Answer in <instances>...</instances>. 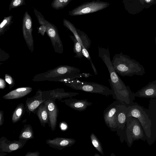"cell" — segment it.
Returning <instances> with one entry per match:
<instances>
[{
  "label": "cell",
  "mask_w": 156,
  "mask_h": 156,
  "mask_svg": "<svg viewBox=\"0 0 156 156\" xmlns=\"http://www.w3.org/2000/svg\"><path fill=\"white\" fill-rule=\"evenodd\" d=\"M38 33H40L42 36H44L45 32H46V28L44 25H41L38 27Z\"/></svg>",
  "instance_id": "obj_30"
},
{
  "label": "cell",
  "mask_w": 156,
  "mask_h": 156,
  "mask_svg": "<svg viewBox=\"0 0 156 156\" xmlns=\"http://www.w3.org/2000/svg\"><path fill=\"white\" fill-rule=\"evenodd\" d=\"M98 56L105 64L108 71L110 79H108L111 88L113 98L120 104L128 107L131 105L135 100V94L128 90L123 84L111 62L109 47H98Z\"/></svg>",
  "instance_id": "obj_1"
},
{
  "label": "cell",
  "mask_w": 156,
  "mask_h": 156,
  "mask_svg": "<svg viewBox=\"0 0 156 156\" xmlns=\"http://www.w3.org/2000/svg\"><path fill=\"white\" fill-rule=\"evenodd\" d=\"M4 116L3 112L2 111H0V126H1L4 123Z\"/></svg>",
  "instance_id": "obj_34"
},
{
  "label": "cell",
  "mask_w": 156,
  "mask_h": 156,
  "mask_svg": "<svg viewBox=\"0 0 156 156\" xmlns=\"http://www.w3.org/2000/svg\"><path fill=\"white\" fill-rule=\"evenodd\" d=\"M66 105L74 110L79 112L86 110L88 107L91 106L93 103L87 99H77L72 98L61 101Z\"/></svg>",
  "instance_id": "obj_17"
},
{
  "label": "cell",
  "mask_w": 156,
  "mask_h": 156,
  "mask_svg": "<svg viewBox=\"0 0 156 156\" xmlns=\"http://www.w3.org/2000/svg\"><path fill=\"white\" fill-rule=\"evenodd\" d=\"M110 4L100 1H92L83 3L69 12V15L77 16L94 12L104 9Z\"/></svg>",
  "instance_id": "obj_7"
},
{
  "label": "cell",
  "mask_w": 156,
  "mask_h": 156,
  "mask_svg": "<svg viewBox=\"0 0 156 156\" xmlns=\"http://www.w3.org/2000/svg\"><path fill=\"white\" fill-rule=\"evenodd\" d=\"M32 90V88L29 87L18 88L4 95L2 98L6 100L21 98L29 94Z\"/></svg>",
  "instance_id": "obj_18"
},
{
  "label": "cell",
  "mask_w": 156,
  "mask_h": 156,
  "mask_svg": "<svg viewBox=\"0 0 156 156\" xmlns=\"http://www.w3.org/2000/svg\"><path fill=\"white\" fill-rule=\"evenodd\" d=\"M34 138V132L30 124L25 125L20 132L19 138L29 140Z\"/></svg>",
  "instance_id": "obj_21"
},
{
  "label": "cell",
  "mask_w": 156,
  "mask_h": 156,
  "mask_svg": "<svg viewBox=\"0 0 156 156\" xmlns=\"http://www.w3.org/2000/svg\"><path fill=\"white\" fill-rule=\"evenodd\" d=\"M90 137L92 143L96 149L104 156V151L102 144L99 139L93 133H91Z\"/></svg>",
  "instance_id": "obj_26"
},
{
  "label": "cell",
  "mask_w": 156,
  "mask_h": 156,
  "mask_svg": "<svg viewBox=\"0 0 156 156\" xmlns=\"http://www.w3.org/2000/svg\"><path fill=\"white\" fill-rule=\"evenodd\" d=\"M36 114L43 126L45 127L46 124H48L50 127L48 108L44 103L41 104L38 107Z\"/></svg>",
  "instance_id": "obj_19"
},
{
  "label": "cell",
  "mask_w": 156,
  "mask_h": 156,
  "mask_svg": "<svg viewBox=\"0 0 156 156\" xmlns=\"http://www.w3.org/2000/svg\"><path fill=\"white\" fill-rule=\"evenodd\" d=\"M83 48L82 52L84 57H85L90 62L91 64L92 69L93 70L95 75L98 74V72L92 59L90 58L88 51L84 47L82 46Z\"/></svg>",
  "instance_id": "obj_27"
},
{
  "label": "cell",
  "mask_w": 156,
  "mask_h": 156,
  "mask_svg": "<svg viewBox=\"0 0 156 156\" xmlns=\"http://www.w3.org/2000/svg\"><path fill=\"white\" fill-rule=\"evenodd\" d=\"M127 117H135L138 120L145 132L146 136V141L149 144L151 135V121L146 113L145 108L134 102L128 107Z\"/></svg>",
  "instance_id": "obj_6"
},
{
  "label": "cell",
  "mask_w": 156,
  "mask_h": 156,
  "mask_svg": "<svg viewBox=\"0 0 156 156\" xmlns=\"http://www.w3.org/2000/svg\"><path fill=\"white\" fill-rule=\"evenodd\" d=\"M79 69L68 65H61L45 73L36 75L32 80L58 81L63 83L82 77L93 76L89 73H80Z\"/></svg>",
  "instance_id": "obj_2"
},
{
  "label": "cell",
  "mask_w": 156,
  "mask_h": 156,
  "mask_svg": "<svg viewBox=\"0 0 156 156\" xmlns=\"http://www.w3.org/2000/svg\"><path fill=\"white\" fill-rule=\"evenodd\" d=\"M39 152L38 151L34 152H28L25 155V156H39Z\"/></svg>",
  "instance_id": "obj_31"
},
{
  "label": "cell",
  "mask_w": 156,
  "mask_h": 156,
  "mask_svg": "<svg viewBox=\"0 0 156 156\" xmlns=\"http://www.w3.org/2000/svg\"><path fill=\"white\" fill-rule=\"evenodd\" d=\"M72 0H53L51 4L52 8L56 10L66 7Z\"/></svg>",
  "instance_id": "obj_25"
},
{
  "label": "cell",
  "mask_w": 156,
  "mask_h": 156,
  "mask_svg": "<svg viewBox=\"0 0 156 156\" xmlns=\"http://www.w3.org/2000/svg\"><path fill=\"white\" fill-rule=\"evenodd\" d=\"M5 81L8 83L10 89L14 86L15 83L13 78L9 74H6L5 75Z\"/></svg>",
  "instance_id": "obj_29"
},
{
  "label": "cell",
  "mask_w": 156,
  "mask_h": 156,
  "mask_svg": "<svg viewBox=\"0 0 156 156\" xmlns=\"http://www.w3.org/2000/svg\"><path fill=\"white\" fill-rule=\"evenodd\" d=\"M5 87L6 83L5 80L1 78H0V88L1 89H3Z\"/></svg>",
  "instance_id": "obj_33"
},
{
  "label": "cell",
  "mask_w": 156,
  "mask_h": 156,
  "mask_svg": "<svg viewBox=\"0 0 156 156\" xmlns=\"http://www.w3.org/2000/svg\"><path fill=\"white\" fill-rule=\"evenodd\" d=\"M73 42V51L76 54L74 57L81 58L84 57L83 53V48L82 45L77 40L74 36L69 35Z\"/></svg>",
  "instance_id": "obj_23"
},
{
  "label": "cell",
  "mask_w": 156,
  "mask_h": 156,
  "mask_svg": "<svg viewBox=\"0 0 156 156\" xmlns=\"http://www.w3.org/2000/svg\"><path fill=\"white\" fill-rule=\"evenodd\" d=\"M135 96L140 98H156V91L152 88L146 89L135 94Z\"/></svg>",
  "instance_id": "obj_24"
},
{
  "label": "cell",
  "mask_w": 156,
  "mask_h": 156,
  "mask_svg": "<svg viewBox=\"0 0 156 156\" xmlns=\"http://www.w3.org/2000/svg\"><path fill=\"white\" fill-rule=\"evenodd\" d=\"M76 142V140L73 138L60 137H56L52 140L48 139L46 141L50 147L59 150L71 147Z\"/></svg>",
  "instance_id": "obj_16"
},
{
  "label": "cell",
  "mask_w": 156,
  "mask_h": 156,
  "mask_svg": "<svg viewBox=\"0 0 156 156\" xmlns=\"http://www.w3.org/2000/svg\"><path fill=\"white\" fill-rule=\"evenodd\" d=\"M149 102L148 108H145V110L151 121V135L149 144L151 145L156 140V99H151Z\"/></svg>",
  "instance_id": "obj_13"
},
{
  "label": "cell",
  "mask_w": 156,
  "mask_h": 156,
  "mask_svg": "<svg viewBox=\"0 0 156 156\" xmlns=\"http://www.w3.org/2000/svg\"><path fill=\"white\" fill-rule=\"evenodd\" d=\"M13 23V16L10 15L4 17L0 24V35H3L10 28Z\"/></svg>",
  "instance_id": "obj_22"
},
{
  "label": "cell",
  "mask_w": 156,
  "mask_h": 156,
  "mask_svg": "<svg viewBox=\"0 0 156 156\" xmlns=\"http://www.w3.org/2000/svg\"><path fill=\"white\" fill-rule=\"evenodd\" d=\"M60 127L61 130H65L67 129L68 126L66 122H62L60 124Z\"/></svg>",
  "instance_id": "obj_32"
},
{
  "label": "cell",
  "mask_w": 156,
  "mask_h": 156,
  "mask_svg": "<svg viewBox=\"0 0 156 156\" xmlns=\"http://www.w3.org/2000/svg\"><path fill=\"white\" fill-rule=\"evenodd\" d=\"M119 103L116 100L104 111L103 118L105 124L112 132L116 131L117 125V108Z\"/></svg>",
  "instance_id": "obj_10"
},
{
  "label": "cell",
  "mask_w": 156,
  "mask_h": 156,
  "mask_svg": "<svg viewBox=\"0 0 156 156\" xmlns=\"http://www.w3.org/2000/svg\"><path fill=\"white\" fill-rule=\"evenodd\" d=\"M147 137L138 119L132 116L127 117L124 134V140L130 147L134 141L141 140L146 141Z\"/></svg>",
  "instance_id": "obj_3"
},
{
  "label": "cell",
  "mask_w": 156,
  "mask_h": 156,
  "mask_svg": "<svg viewBox=\"0 0 156 156\" xmlns=\"http://www.w3.org/2000/svg\"><path fill=\"white\" fill-rule=\"evenodd\" d=\"M28 140L19 139L12 141L5 137L2 136L0 139V152L11 153L22 148Z\"/></svg>",
  "instance_id": "obj_12"
},
{
  "label": "cell",
  "mask_w": 156,
  "mask_h": 156,
  "mask_svg": "<svg viewBox=\"0 0 156 156\" xmlns=\"http://www.w3.org/2000/svg\"><path fill=\"white\" fill-rule=\"evenodd\" d=\"M22 30L24 39L31 52L34 50V41L32 35V21L27 11L25 12L23 18Z\"/></svg>",
  "instance_id": "obj_9"
},
{
  "label": "cell",
  "mask_w": 156,
  "mask_h": 156,
  "mask_svg": "<svg viewBox=\"0 0 156 156\" xmlns=\"http://www.w3.org/2000/svg\"><path fill=\"white\" fill-rule=\"evenodd\" d=\"M34 12L40 25H44L46 28V32L50 39L55 52L62 54L63 51V45L57 27L53 23L46 20L41 13L34 9Z\"/></svg>",
  "instance_id": "obj_5"
},
{
  "label": "cell",
  "mask_w": 156,
  "mask_h": 156,
  "mask_svg": "<svg viewBox=\"0 0 156 156\" xmlns=\"http://www.w3.org/2000/svg\"><path fill=\"white\" fill-rule=\"evenodd\" d=\"M63 25L72 32L82 46L88 51L91 42L87 35L83 31L76 28L72 23L67 19H63Z\"/></svg>",
  "instance_id": "obj_11"
},
{
  "label": "cell",
  "mask_w": 156,
  "mask_h": 156,
  "mask_svg": "<svg viewBox=\"0 0 156 156\" xmlns=\"http://www.w3.org/2000/svg\"><path fill=\"white\" fill-rule=\"evenodd\" d=\"M26 5L25 0H12L9 5V10Z\"/></svg>",
  "instance_id": "obj_28"
},
{
  "label": "cell",
  "mask_w": 156,
  "mask_h": 156,
  "mask_svg": "<svg viewBox=\"0 0 156 156\" xmlns=\"http://www.w3.org/2000/svg\"><path fill=\"white\" fill-rule=\"evenodd\" d=\"M146 2H147V3H148L149 2H150L151 0H145Z\"/></svg>",
  "instance_id": "obj_36"
},
{
  "label": "cell",
  "mask_w": 156,
  "mask_h": 156,
  "mask_svg": "<svg viewBox=\"0 0 156 156\" xmlns=\"http://www.w3.org/2000/svg\"><path fill=\"white\" fill-rule=\"evenodd\" d=\"M55 101L50 99L46 100L44 103L47 106L48 110L50 127L53 131L55 130L57 124V118L59 110Z\"/></svg>",
  "instance_id": "obj_15"
},
{
  "label": "cell",
  "mask_w": 156,
  "mask_h": 156,
  "mask_svg": "<svg viewBox=\"0 0 156 156\" xmlns=\"http://www.w3.org/2000/svg\"><path fill=\"white\" fill-rule=\"evenodd\" d=\"M46 100L44 98L43 92L38 90L34 96L27 98L25 101V111L29 115L31 113L36 114L38 107Z\"/></svg>",
  "instance_id": "obj_14"
},
{
  "label": "cell",
  "mask_w": 156,
  "mask_h": 156,
  "mask_svg": "<svg viewBox=\"0 0 156 156\" xmlns=\"http://www.w3.org/2000/svg\"><path fill=\"white\" fill-rule=\"evenodd\" d=\"M128 110V107L125 105L119 103L117 106V127L116 131L122 143L125 141L124 134Z\"/></svg>",
  "instance_id": "obj_8"
},
{
  "label": "cell",
  "mask_w": 156,
  "mask_h": 156,
  "mask_svg": "<svg viewBox=\"0 0 156 156\" xmlns=\"http://www.w3.org/2000/svg\"><path fill=\"white\" fill-rule=\"evenodd\" d=\"M94 156H100V155L96 153L94 155Z\"/></svg>",
  "instance_id": "obj_35"
},
{
  "label": "cell",
  "mask_w": 156,
  "mask_h": 156,
  "mask_svg": "<svg viewBox=\"0 0 156 156\" xmlns=\"http://www.w3.org/2000/svg\"><path fill=\"white\" fill-rule=\"evenodd\" d=\"M63 83L66 85L76 90L100 94L106 96L112 95L111 90L109 88L97 83L83 81L77 78Z\"/></svg>",
  "instance_id": "obj_4"
},
{
  "label": "cell",
  "mask_w": 156,
  "mask_h": 156,
  "mask_svg": "<svg viewBox=\"0 0 156 156\" xmlns=\"http://www.w3.org/2000/svg\"><path fill=\"white\" fill-rule=\"evenodd\" d=\"M25 111V107L23 104L20 103L17 106L12 116V120L13 123L20 120Z\"/></svg>",
  "instance_id": "obj_20"
}]
</instances>
